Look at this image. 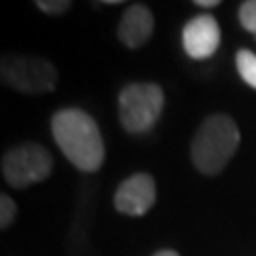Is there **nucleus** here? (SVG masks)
<instances>
[{"label": "nucleus", "instance_id": "13", "mask_svg": "<svg viewBox=\"0 0 256 256\" xmlns=\"http://www.w3.org/2000/svg\"><path fill=\"white\" fill-rule=\"evenodd\" d=\"M194 4L196 6H218L220 2H218V0H196Z\"/></svg>", "mask_w": 256, "mask_h": 256}, {"label": "nucleus", "instance_id": "2", "mask_svg": "<svg viewBox=\"0 0 256 256\" xmlns=\"http://www.w3.org/2000/svg\"><path fill=\"white\" fill-rule=\"evenodd\" d=\"M239 148V128L235 120L216 114L203 120L190 146L192 164L203 175H218Z\"/></svg>", "mask_w": 256, "mask_h": 256}, {"label": "nucleus", "instance_id": "3", "mask_svg": "<svg viewBox=\"0 0 256 256\" xmlns=\"http://www.w3.org/2000/svg\"><path fill=\"white\" fill-rule=\"evenodd\" d=\"M164 107L162 88L156 84H128L118 98L120 122L132 134L148 132L158 122Z\"/></svg>", "mask_w": 256, "mask_h": 256}, {"label": "nucleus", "instance_id": "6", "mask_svg": "<svg viewBox=\"0 0 256 256\" xmlns=\"http://www.w3.org/2000/svg\"><path fill=\"white\" fill-rule=\"evenodd\" d=\"M116 210L124 216H146L156 203V182L148 173L126 178L116 190Z\"/></svg>", "mask_w": 256, "mask_h": 256}, {"label": "nucleus", "instance_id": "4", "mask_svg": "<svg viewBox=\"0 0 256 256\" xmlns=\"http://www.w3.org/2000/svg\"><path fill=\"white\" fill-rule=\"evenodd\" d=\"M0 79L15 92L47 94L58 86V70L45 58L11 54L0 62Z\"/></svg>", "mask_w": 256, "mask_h": 256}, {"label": "nucleus", "instance_id": "9", "mask_svg": "<svg viewBox=\"0 0 256 256\" xmlns=\"http://www.w3.org/2000/svg\"><path fill=\"white\" fill-rule=\"evenodd\" d=\"M235 64L239 77L256 90V54H252L250 50H239L235 56Z\"/></svg>", "mask_w": 256, "mask_h": 256}, {"label": "nucleus", "instance_id": "14", "mask_svg": "<svg viewBox=\"0 0 256 256\" xmlns=\"http://www.w3.org/2000/svg\"><path fill=\"white\" fill-rule=\"evenodd\" d=\"M154 256H180V254L175 252V250H160V252H156Z\"/></svg>", "mask_w": 256, "mask_h": 256}, {"label": "nucleus", "instance_id": "1", "mask_svg": "<svg viewBox=\"0 0 256 256\" xmlns=\"http://www.w3.org/2000/svg\"><path fill=\"white\" fill-rule=\"evenodd\" d=\"M56 146L79 171L94 173L105 162V141L98 124L82 109H62L52 118Z\"/></svg>", "mask_w": 256, "mask_h": 256}, {"label": "nucleus", "instance_id": "7", "mask_svg": "<svg viewBox=\"0 0 256 256\" xmlns=\"http://www.w3.org/2000/svg\"><path fill=\"white\" fill-rule=\"evenodd\" d=\"M182 45L192 60H205L218 52L220 47V26L214 15H196L182 32Z\"/></svg>", "mask_w": 256, "mask_h": 256}, {"label": "nucleus", "instance_id": "10", "mask_svg": "<svg viewBox=\"0 0 256 256\" xmlns=\"http://www.w3.org/2000/svg\"><path fill=\"white\" fill-rule=\"evenodd\" d=\"M239 22H242L244 30L256 34V0H246L239 6Z\"/></svg>", "mask_w": 256, "mask_h": 256}, {"label": "nucleus", "instance_id": "12", "mask_svg": "<svg viewBox=\"0 0 256 256\" xmlns=\"http://www.w3.org/2000/svg\"><path fill=\"white\" fill-rule=\"evenodd\" d=\"M36 6L38 11H43L47 15H62L73 6V2H68V0H38Z\"/></svg>", "mask_w": 256, "mask_h": 256}, {"label": "nucleus", "instance_id": "8", "mask_svg": "<svg viewBox=\"0 0 256 256\" xmlns=\"http://www.w3.org/2000/svg\"><path fill=\"white\" fill-rule=\"evenodd\" d=\"M154 32V15L146 4L134 2L124 11L118 24V38L128 50H139Z\"/></svg>", "mask_w": 256, "mask_h": 256}, {"label": "nucleus", "instance_id": "11", "mask_svg": "<svg viewBox=\"0 0 256 256\" xmlns=\"http://www.w3.org/2000/svg\"><path fill=\"white\" fill-rule=\"evenodd\" d=\"M15 214H18V205L11 196L2 194L0 196V228H9L13 220H15Z\"/></svg>", "mask_w": 256, "mask_h": 256}, {"label": "nucleus", "instance_id": "5", "mask_svg": "<svg viewBox=\"0 0 256 256\" xmlns=\"http://www.w3.org/2000/svg\"><path fill=\"white\" fill-rule=\"evenodd\" d=\"M54 169V158L38 143H22L2 156V178L9 186L26 190L34 184L50 178Z\"/></svg>", "mask_w": 256, "mask_h": 256}]
</instances>
